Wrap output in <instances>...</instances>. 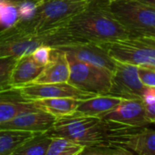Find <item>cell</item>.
I'll list each match as a JSON object with an SVG mask.
<instances>
[{"mask_svg":"<svg viewBox=\"0 0 155 155\" xmlns=\"http://www.w3.org/2000/svg\"><path fill=\"white\" fill-rule=\"evenodd\" d=\"M145 127H132L99 117L73 114L57 119L48 131L84 147H124L131 136ZM127 149V148H126Z\"/></svg>","mask_w":155,"mask_h":155,"instance_id":"cell-1","label":"cell"},{"mask_svg":"<svg viewBox=\"0 0 155 155\" xmlns=\"http://www.w3.org/2000/svg\"><path fill=\"white\" fill-rule=\"evenodd\" d=\"M62 28L74 42L103 44L133 38L115 18L108 0H91Z\"/></svg>","mask_w":155,"mask_h":155,"instance_id":"cell-2","label":"cell"},{"mask_svg":"<svg viewBox=\"0 0 155 155\" xmlns=\"http://www.w3.org/2000/svg\"><path fill=\"white\" fill-rule=\"evenodd\" d=\"M71 43L75 42L62 28L43 34H33L15 21L0 31V58H18L31 54L42 45L57 48Z\"/></svg>","mask_w":155,"mask_h":155,"instance_id":"cell-3","label":"cell"},{"mask_svg":"<svg viewBox=\"0 0 155 155\" xmlns=\"http://www.w3.org/2000/svg\"><path fill=\"white\" fill-rule=\"evenodd\" d=\"M88 3L71 0H44L35 6L26 18L17 21L33 34L47 33L66 25Z\"/></svg>","mask_w":155,"mask_h":155,"instance_id":"cell-4","label":"cell"},{"mask_svg":"<svg viewBox=\"0 0 155 155\" xmlns=\"http://www.w3.org/2000/svg\"><path fill=\"white\" fill-rule=\"evenodd\" d=\"M110 8L119 22L133 36H155V8L139 0H117Z\"/></svg>","mask_w":155,"mask_h":155,"instance_id":"cell-5","label":"cell"},{"mask_svg":"<svg viewBox=\"0 0 155 155\" xmlns=\"http://www.w3.org/2000/svg\"><path fill=\"white\" fill-rule=\"evenodd\" d=\"M65 54L69 66L68 83L94 95H106L109 93L112 71L102 67L80 61L69 54Z\"/></svg>","mask_w":155,"mask_h":155,"instance_id":"cell-6","label":"cell"},{"mask_svg":"<svg viewBox=\"0 0 155 155\" xmlns=\"http://www.w3.org/2000/svg\"><path fill=\"white\" fill-rule=\"evenodd\" d=\"M116 61L155 67V36H140L101 44Z\"/></svg>","mask_w":155,"mask_h":155,"instance_id":"cell-7","label":"cell"},{"mask_svg":"<svg viewBox=\"0 0 155 155\" xmlns=\"http://www.w3.org/2000/svg\"><path fill=\"white\" fill-rule=\"evenodd\" d=\"M153 90L141 83L136 65L116 61L108 95L123 100H144Z\"/></svg>","mask_w":155,"mask_h":155,"instance_id":"cell-8","label":"cell"},{"mask_svg":"<svg viewBox=\"0 0 155 155\" xmlns=\"http://www.w3.org/2000/svg\"><path fill=\"white\" fill-rule=\"evenodd\" d=\"M19 89L23 96L31 101L48 98H71L82 101L95 96L94 94L77 89L68 82L47 84L31 83Z\"/></svg>","mask_w":155,"mask_h":155,"instance_id":"cell-9","label":"cell"},{"mask_svg":"<svg viewBox=\"0 0 155 155\" xmlns=\"http://www.w3.org/2000/svg\"><path fill=\"white\" fill-rule=\"evenodd\" d=\"M55 48L71 55L80 61L102 67L110 71H113L116 67V60L108 54L106 49L101 44L91 42H75L59 46Z\"/></svg>","mask_w":155,"mask_h":155,"instance_id":"cell-10","label":"cell"},{"mask_svg":"<svg viewBox=\"0 0 155 155\" xmlns=\"http://www.w3.org/2000/svg\"><path fill=\"white\" fill-rule=\"evenodd\" d=\"M101 118L132 127H146L150 124L144 101L140 99L122 100L116 108Z\"/></svg>","mask_w":155,"mask_h":155,"instance_id":"cell-11","label":"cell"},{"mask_svg":"<svg viewBox=\"0 0 155 155\" xmlns=\"http://www.w3.org/2000/svg\"><path fill=\"white\" fill-rule=\"evenodd\" d=\"M57 119L40 110L22 113L14 119L0 124V129H11L37 133L48 132Z\"/></svg>","mask_w":155,"mask_h":155,"instance_id":"cell-12","label":"cell"},{"mask_svg":"<svg viewBox=\"0 0 155 155\" xmlns=\"http://www.w3.org/2000/svg\"><path fill=\"white\" fill-rule=\"evenodd\" d=\"M34 102L26 99L19 88L0 91V124L28 111L37 110Z\"/></svg>","mask_w":155,"mask_h":155,"instance_id":"cell-13","label":"cell"},{"mask_svg":"<svg viewBox=\"0 0 155 155\" xmlns=\"http://www.w3.org/2000/svg\"><path fill=\"white\" fill-rule=\"evenodd\" d=\"M69 77V66L65 52L52 48L49 61L45 65L42 72L34 83H60L67 82Z\"/></svg>","mask_w":155,"mask_h":155,"instance_id":"cell-14","label":"cell"},{"mask_svg":"<svg viewBox=\"0 0 155 155\" xmlns=\"http://www.w3.org/2000/svg\"><path fill=\"white\" fill-rule=\"evenodd\" d=\"M44 67L38 63L31 54L17 58L11 72L10 86L13 88H21L34 83Z\"/></svg>","mask_w":155,"mask_h":155,"instance_id":"cell-15","label":"cell"},{"mask_svg":"<svg viewBox=\"0 0 155 155\" xmlns=\"http://www.w3.org/2000/svg\"><path fill=\"white\" fill-rule=\"evenodd\" d=\"M123 99L110 95H95L86 100L80 101L74 114L101 118L106 113L116 108Z\"/></svg>","mask_w":155,"mask_h":155,"instance_id":"cell-16","label":"cell"},{"mask_svg":"<svg viewBox=\"0 0 155 155\" xmlns=\"http://www.w3.org/2000/svg\"><path fill=\"white\" fill-rule=\"evenodd\" d=\"M33 102L38 110H43L56 119H60L73 115L80 101L71 98H48L37 100Z\"/></svg>","mask_w":155,"mask_h":155,"instance_id":"cell-17","label":"cell"},{"mask_svg":"<svg viewBox=\"0 0 155 155\" xmlns=\"http://www.w3.org/2000/svg\"><path fill=\"white\" fill-rule=\"evenodd\" d=\"M125 148L138 155H155V130L143 128L130 138Z\"/></svg>","mask_w":155,"mask_h":155,"instance_id":"cell-18","label":"cell"},{"mask_svg":"<svg viewBox=\"0 0 155 155\" xmlns=\"http://www.w3.org/2000/svg\"><path fill=\"white\" fill-rule=\"evenodd\" d=\"M37 132L0 129V155H10L20 144L36 136Z\"/></svg>","mask_w":155,"mask_h":155,"instance_id":"cell-19","label":"cell"},{"mask_svg":"<svg viewBox=\"0 0 155 155\" xmlns=\"http://www.w3.org/2000/svg\"><path fill=\"white\" fill-rule=\"evenodd\" d=\"M51 135L48 132L37 134L20 144L10 155H45Z\"/></svg>","mask_w":155,"mask_h":155,"instance_id":"cell-20","label":"cell"},{"mask_svg":"<svg viewBox=\"0 0 155 155\" xmlns=\"http://www.w3.org/2000/svg\"><path fill=\"white\" fill-rule=\"evenodd\" d=\"M85 147L68 139L51 136L45 155H79Z\"/></svg>","mask_w":155,"mask_h":155,"instance_id":"cell-21","label":"cell"},{"mask_svg":"<svg viewBox=\"0 0 155 155\" xmlns=\"http://www.w3.org/2000/svg\"><path fill=\"white\" fill-rule=\"evenodd\" d=\"M79 155H133L124 147H85Z\"/></svg>","mask_w":155,"mask_h":155,"instance_id":"cell-22","label":"cell"},{"mask_svg":"<svg viewBox=\"0 0 155 155\" xmlns=\"http://www.w3.org/2000/svg\"><path fill=\"white\" fill-rule=\"evenodd\" d=\"M15 58H0V91L10 88V77L16 63Z\"/></svg>","mask_w":155,"mask_h":155,"instance_id":"cell-23","label":"cell"},{"mask_svg":"<svg viewBox=\"0 0 155 155\" xmlns=\"http://www.w3.org/2000/svg\"><path fill=\"white\" fill-rule=\"evenodd\" d=\"M139 79L143 85L155 89V67L148 65L137 66Z\"/></svg>","mask_w":155,"mask_h":155,"instance_id":"cell-24","label":"cell"},{"mask_svg":"<svg viewBox=\"0 0 155 155\" xmlns=\"http://www.w3.org/2000/svg\"><path fill=\"white\" fill-rule=\"evenodd\" d=\"M51 53H52V48L51 47L47 46V45H42V46L38 47V48H36L31 53V55H32L33 58L38 63L45 66L49 61L50 57H51Z\"/></svg>","mask_w":155,"mask_h":155,"instance_id":"cell-25","label":"cell"},{"mask_svg":"<svg viewBox=\"0 0 155 155\" xmlns=\"http://www.w3.org/2000/svg\"><path fill=\"white\" fill-rule=\"evenodd\" d=\"M146 115L150 123L155 124V90H153L144 100Z\"/></svg>","mask_w":155,"mask_h":155,"instance_id":"cell-26","label":"cell"},{"mask_svg":"<svg viewBox=\"0 0 155 155\" xmlns=\"http://www.w3.org/2000/svg\"><path fill=\"white\" fill-rule=\"evenodd\" d=\"M28 1H31V0H0V3L2 4H6V5H9L12 7H18L25 2Z\"/></svg>","mask_w":155,"mask_h":155,"instance_id":"cell-27","label":"cell"},{"mask_svg":"<svg viewBox=\"0 0 155 155\" xmlns=\"http://www.w3.org/2000/svg\"><path fill=\"white\" fill-rule=\"evenodd\" d=\"M139 1L142 2V3H145L149 6H151L153 8H155V0H139Z\"/></svg>","mask_w":155,"mask_h":155,"instance_id":"cell-28","label":"cell"},{"mask_svg":"<svg viewBox=\"0 0 155 155\" xmlns=\"http://www.w3.org/2000/svg\"><path fill=\"white\" fill-rule=\"evenodd\" d=\"M71 1H75V2H90L91 0H71Z\"/></svg>","mask_w":155,"mask_h":155,"instance_id":"cell-29","label":"cell"},{"mask_svg":"<svg viewBox=\"0 0 155 155\" xmlns=\"http://www.w3.org/2000/svg\"><path fill=\"white\" fill-rule=\"evenodd\" d=\"M108 1L111 4V3H113V2H115V1H117V0H108Z\"/></svg>","mask_w":155,"mask_h":155,"instance_id":"cell-30","label":"cell"},{"mask_svg":"<svg viewBox=\"0 0 155 155\" xmlns=\"http://www.w3.org/2000/svg\"><path fill=\"white\" fill-rule=\"evenodd\" d=\"M1 7H2V4H1V3H0V8H1Z\"/></svg>","mask_w":155,"mask_h":155,"instance_id":"cell-31","label":"cell"}]
</instances>
